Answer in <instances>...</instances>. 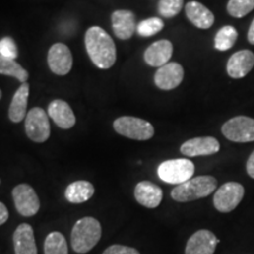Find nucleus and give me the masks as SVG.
<instances>
[{"label":"nucleus","mask_w":254,"mask_h":254,"mask_svg":"<svg viewBox=\"0 0 254 254\" xmlns=\"http://www.w3.org/2000/svg\"><path fill=\"white\" fill-rule=\"evenodd\" d=\"M88 57L97 67L111 68L117 60L116 44L110 34L99 26H92L85 34Z\"/></svg>","instance_id":"f257e3e1"},{"label":"nucleus","mask_w":254,"mask_h":254,"mask_svg":"<svg viewBox=\"0 0 254 254\" xmlns=\"http://www.w3.org/2000/svg\"><path fill=\"white\" fill-rule=\"evenodd\" d=\"M101 238V225L95 218L85 217L72 228L71 244L74 252L85 254L97 245Z\"/></svg>","instance_id":"f03ea898"},{"label":"nucleus","mask_w":254,"mask_h":254,"mask_svg":"<svg viewBox=\"0 0 254 254\" xmlns=\"http://www.w3.org/2000/svg\"><path fill=\"white\" fill-rule=\"evenodd\" d=\"M218 182L212 176H200L190 178L187 182L177 185L171 192V196L178 202H189L206 198L214 192Z\"/></svg>","instance_id":"7ed1b4c3"},{"label":"nucleus","mask_w":254,"mask_h":254,"mask_svg":"<svg viewBox=\"0 0 254 254\" xmlns=\"http://www.w3.org/2000/svg\"><path fill=\"white\" fill-rule=\"evenodd\" d=\"M194 171V164L189 159H171L159 165L158 176L165 183L180 185L190 180Z\"/></svg>","instance_id":"20e7f679"},{"label":"nucleus","mask_w":254,"mask_h":254,"mask_svg":"<svg viewBox=\"0 0 254 254\" xmlns=\"http://www.w3.org/2000/svg\"><path fill=\"white\" fill-rule=\"evenodd\" d=\"M113 128L118 134L133 140H148L154 135L152 124L135 117H120L114 120Z\"/></svg>","instance_id":"39448f33"},{"label":"nucleus","mask_w":254,"mask_h":254,"mask_svg":"<svg viewBox=\"0 0 254 254\" xmlns=\"http://www.w3.org/2000/svg\"><path fill=\"white\" fill-rule=\"evenodd\" d=\"M245 195V189L239 183L230 182L224 184L215 190L213 205L217 211L228 213L238 207Z\"/></svg>","instance_id":"423d86ee"},{"label":"nucleus","mask_w":254,"mask_h":254,"mask_svg":"<svg viewBox=\"0 0 254 254\" xmlns=\"http://www.w3.org/2000/svg\"><path fill=\"white\" fill-rule=\"evenodd\" d=\"M221 132L230 141H254V119L245 116L234 117L222 125Z\"/></svg>","instance_id":"0eeeda50"},{"label":"nucleus","mask_w":254,"mask_h":254,"mask_svg":"<svg viewBox=\"0 0 254 254\" xmlns=\"http://www.w3.org/2000/svg\"><path fill=\"white\" fill-rule=\"evenodd\" d=\"M25 131L34 142H45L50 138L51 127L47 113L40 107H34L25 118Z\"/></svg>","instance_id":"6e6552de"},{"label":"nucleus","mask_w":254,"mask_h":254,"mask_svg":"<svg viewBox=\"0 0 254 254\" xmlns=\"http://www.w3.org/2000/svg\"><path fill=\"white\" fill-rule=\"evenodd\" d=\"M12 195L19 214L24 217H32L38 213L40 208V200L33 187L27 184H20L12 190Z\"/></svg>","instance_id":"1a4fd4ad"},{"label":"nucleus","mask_w":254,"mask_h":254,"mask_svg":"<svg viewBox=\"0 0 254 254\" xmlns=\"http://www.w3.org/2000/svg\"><path fill=\"white\" fill-rule=\"evenodd\" d=\"M49 67L57 75H66L72 69L73 57L71 50L65 44L57 43L51 46L47 55Z\"/></svg>","instance_id":"9d476101"},{"label":"nucleus","mask_w":254,"mask_h":254,"mask_svg":"<svg viewBox=\"0 0 254 254\" xmlns=\"http://www.w3.org/2000/svg\"><path fill=\"white\" fill-rule=\"evenodd\" d=\"M220 239L208 230L196 231L187 240L185 254H214Z\"/></svg>","instance_id":"9b49d317"},{"label":"nucleus","mask_w":254,"mask_h":254,"mask_svg":"<svg viewBox=\"0 0 254 254\" xmlns=\"http://www.w3.org/2000/svg\"><path fill=\"white\" fill-rule=\"evenodd\" d=\"M184 79V67L178 63H167L161 66L154 74V82L158 88L171 91L182 84Z\"/></svg>","instance_id":"f8f14e48"},{"label":"nucleus","mask_w":254,"mask_h":254,"mask_svg":"<svg viewBox=\"0 0 254 254\" xmlns=\"http://www.w3.org/2000/svg\"><path fill=\"white\" fill-rule=\"evenodd\" d=\"M219 150H220V144L213 136H199V138L190 139L180 147V152L185 157L212 155L218 153Z\"/></svg>","instance_id":"ddd939ff"},{"label":"nucleus","mask_w":254,"mask_h":254,"mask_svg":"<svg viewBox=\"0 0 254 254\" xmlns=\"http://www.w3.org/2000/svg\"><path fill=\"white\" fill-rule=\"evenodd\" d=\"M254 66V53L250 50H241L228 59L226 65L227 74L233 79L246 77Z\"/></svg>","instance_id":"4468645a"},{"label":"nucleus","mask_w":254,"mask_h":254,"mask_svg":"<svg viewBox=\"0 0 254 254\" xmlns=\"http://www.w3.org/2000/svg\"><path fill=\"white\" fill-rule=\"evenodd\" d=\"M112 28L114 34L122 40H128L136 31L135 15L127 9H118L112 13Z\"/></svg>","instance_id":"2eb2a0df"},{"label":"nucleus","mask_w":254,"mask_h":254,"mask_svg":"<svg viewBox=\"0 0 254 254\" xmlns=\"http://www.w3.org/2000/svg\"><path fill=\"white\" fill-rule=\"evenodd\" d=\"M173 53V45L170 40H158L147 47L144 53L146 64L153 67H161L170 62Z\"/></svg>","instance_id":"dca6fc26"},{"label":"nucleus","mask_w":254,"mask_h":254,"mask_svg":"<svg viewBox=\"0 0 254 254\" xmlns=\"http://www.w3.org/2000/svg\"><path fill=\"white\" fill-rule=\"evenodd\" d=\"M135 200L147 208H155L163 200V190L151 182H140L134 189Z\"/></svg>","instance_id":"f3484780"},{"label":"nucleus","mask_w":254,"mask_h":254,"mask_svg":"<svg viewBox=\"0 0 254 254\" xmlns=\"http://www.w3.org/2000/svg\"><path fill=\"white\" fill-rule=\"evenodd\" d=\"M15 254H38L33 228L28 224H21L13 234Z\"/></svg>","instance_id":"a211bd4d"},{"label":"nucleus","mask_w":254,"mask_h":254,"mask_svg":"<svg viewBox=\"0 0 254 254\" xmlns=\"http://www.w3.org/2000/svg\"><path fill=\"white\" fill-rule=\"evenodd\" d=\"M49 116L57 126L63 129L72 128L75 125V116L71 106L66 101L56 99L49 105Z\"/></svg>","instance_id":"6ab92c4d"},{"label":"nucleus","mask_w":254,"mask_h":254,"mask_svg":"<svg viewBox=\"0 0 254 254\" xmlns=\"http://www.w3.org/2000/svg\"><path fill=\"white\" fill-rule=\"evenodd\" d=\"M186 17L194 25L201 30H207L214 24V15L205 5L198 1H190L185 6Z\"/></svg>","instance_id":"aec40b11"},{"label":"nucleus","mask_w":254,"mask_h":254,"mask_svg":"<svg viewBox=\"0 0 254 254\" xmlns=\"http://www.w3.org/2000/svg\"><path fill=\"white\" fill-rule=\"evenodd\" d=\"M28 94H30V85L27 82L21 84L15 91L8 109V118L12 123H20L27 116L26 109Z\"/></svg>","instance_id":"412c9836"},{"label":"nucleus","mask_w":254,"mask_h":254,"mask_svg":"<svg viewBox=\"0 0 254 254\" xmlns=\"http://www.w3.org/2000/svg\"><path fill=\"white\" fill-rule=\"evenodd\" d=\"M94 194V186L86 180H78L69 184L65 190V198L72 204H82Z\"/></svg>","instance_id":"4be33fe9"},{"label":"nucleus","mask_w":254,"mask_h":254,"mask_svg":"<svg viewBox=\"0 0 254 254\" xmlns=\"http://www.w3.org/2000/svg\"><path fill=\"white\" fill-rule=\"evenodd\" d=\"M0 74L13 77L21 84L26 82L28 79V72L20 64H18L13 59L5 58L1 55H0Z\"/></svg>","instance_id":"5701e85b"},{"label":"nucleus","mask_w":254,"mask_h":254,"mask_svg":"<svg viewBox=\"0 0 254 254\" xmlns=\"http://www.w3.org/2000/svg\"><path fill=\"white\" fill-rule=\"evenodd\" d=\"M238 39V31L231 25L221 27L214 38V47L218 51H228Z\"/></svg>","instance_id":"b1692460"},{"label":"nucleus","mask_w":254,"mask_h":254,"mask_svg":"<svg viewBox=\"0 0 254 254\" xmlns=\"http://www.w3.org/2000/svg\"><path fill=\"white\" fill-rule=\"evenodd\" d=\"M45 254H68V247L65 237L60 232H52L46 237L44 244Z\"/></svg>","instance_id":"393cba45"},{"label":"nucleus","mask_w":254,"mask_h":254,"mask_svg":"<svg viewBox=\"0 0 254 254\" xmlns=\"http://www.w3.org/2000/svg\"><path fill=\"white\" fill-rule=\"evenodd\" d=\"M254 9V0H228L227 12L231 17L243 18Z\"/></svg>","instance_id":"a878e982"},{"label":"nucleus","mask_w":254,"mask_h":254,"mask_svg":"<svg viewBox=\"0 0 254 254\" xmlns=\"http://www.w3.org/2000/svg\"><path fill=\"white\" fill-rule=\"evenodd\" d=\"M164 28V21L163 19L153 17L150 19H146L138 24L136 26V32L140 34L141 37H152L157 34Z\"/></svg>","instance_id":"bb28decb"},{"label":"nucleus","mask_w":254,"mask_h":254,"mask_svg":"<svg viewBox=\"0 0 254 254\" xmlns=\"http://www.w3.org/2000/svg\"><path fill=\"white\" fill-rule=\"evenodd\" d=\"M184 0H159V14L165 18H173L183 9Z\"/></svg>","instance_id":"cd10ccee"},{"label":"nucleus","mask_w":254,"mask_h":254,"mask_svg":"<svg viewBox=\"0 0 254 254\" xmlns=\"http://www.w3.org/2000/svg\"><path fill=\"white\" fill-rule=\"evenodd\" d=\"M0 55L8 59H17L18 49L15 41L11 37H5L0 40Z\"/></svg>","instance_id":"c85d7f7f"},{"label":"nucleus","mask_w":254,"mask_h":254,"mask_svg":"<svg viewBox=\"0 0 254 254\" xmlns=\"http://www.w3.org/2000/svg\"><path fill=\"white\" fill-rule=\"evenodd\" d=\"M103 254H140L133 247L124 246V245H112L107 247Z\"/></svg>","instance_id":"c756f323"},{"label":"nucleus","mask_w":254,"mask_h":254,"mask_svg":"<svg viewBox=\"0 0 254 254\" xmlns=\"http://www.w3.org/2000/svg\"><path fill=\"white\" fill-rule=\"evenodd\" d=\"M246 171H247V174H249L252 179H254V151L251 153L249 160H247Z\"/></svg>","instance_id":"7c9ffc66"},{"label":"nucleus","mask_w":254,"mask_h":254,"mask_svg":"<svg viewBox=\"0 0 254 254\" xmlns=\"http://www.w3.org/2000/svg\"><path fill=\"white\" fill-rule=\"evenodd\" d=\"M8 219V209L6 206L0 202V225L5 224Z\"/></svg>","instance_id":"2f4dec72"},{"label":"nucleus","mask_w":254,"mask_h":254,"mask_svg":"<svg viewBox=\"0 0 254 254\" xmlns=\"http://www.w3.org/2000/svg\"><path fill=\"white\" fill-rule=\"evenodd\" d=\"M247 40H249L250 44L254 45V19L251 24V26L249 28V33H247Z\"/></svg>","instance_id":"473e14b6"},{"label":"nucleus","mask_w":254,"mask_h":254,"mask_svg":"<svg viewBox=\"0 0 254 254\" xmlns=\"http://www.w3.org/2000/svg\"><path fill=\"white\" fill-rule=\"evenodd\" d=\"M0 99H1V90H0Z\"/></svg>","instance_id":"72a5a7b5"}]
</instances>
